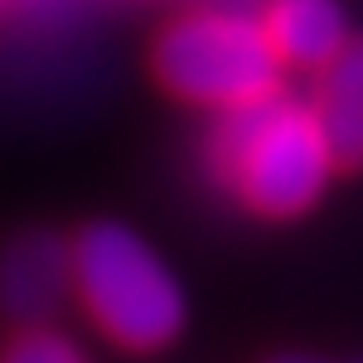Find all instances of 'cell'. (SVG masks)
<instances>
[{
	"label": "cell",
	"mask_w": 363,
	"mask_h": 363,
	"mask_svg": "<svg viewBox=\"0 0 363 363\" xmlns=\"http://www.w3.org/2000/svg\"><path fill=\"white\" fill-rule=\"evenodd\" d=\"M208 165L228 194H238L262 218H296L325 194L339 169L310 102L262 97L238 112H218L208 136Z\"/></svg>",
	"instance_id": "6da1fadb"
},
{
	"label": "cell",
	"mask_w": 363,
	"mask_h": 363,
	"mask_svg": "<svg viewBox=\"0 0 363 363\" xmlns=\"http://www.w3.org/2000/svg\"><path fill=\"white\" fill-rule=\"evenodd\" d=\"M150 68L165 92L208 112H238L262 97H277L286 73L257 15L213 5H194L189 15H174L160 29Z\"/></svg>",
	"instance_id": "7a4b0ae2"
},
{
	"label": "cell",
	"mask_w": 363,
	"mask_h": 363,
	"mask_svg": "<svg viewBox=\"0 0 363 363\" xmlns=\"http://www.w3.org/2000/svg\"><path fill=\"white\" fill-rule=\"evenodd\" d=\"M73 291L121 349H165L184 330V291L155 247L121 223H92L73 242Z\"/></svg>",
	"instance_id": "3957f363"
},
{
	"label": "cell",
	"mask_w": 363,
	"mask_h": 363,
	"mask_svg": "<svg viewBox=\"0 0 363 363\" xmlns=\"http://www.w3.org/2000/svg\"><path fill=\"white\" fill-rule=\"evenodd\" d=\"M73 291V247L54 233H25L0 252V306L15 320L39 325Z\"/></svg>",
	"instance_id": "277c9868"
},
{
	"label": "cell",
	"mask_w": 363,
	"mask_h": 363,
	"mask_svg": "<svg viewBox=\"0 0 363 363\" xmlns=\"http://www.w3.org/2000/svg\"><path fill=\"white\" fill-rule=\"evenodd\" d=\"M257 20L286 68L320 73L349 49V20L339 0H267Z\"/></svg>",
	"instance_id": "5b68a950"
},
{
	"label": "cell",
	"mask_w": 363,
	"mask_h": 363,
	"mask_svg": "<svg viewBox=\"0 0 363 363\" xmlns=\"http://www.w3.org/2000/svg\"><path fill=\"white\" fill-rule=\"evenodd\" d=\"M310 107L339 169L363 165V39H349V49L330 68H320Z\"/></svg>",
	"instance_id": "8992f818"
},
{
	"label": "cell",
	"mask_w": 363,
	"mask_h": 363,
	"mask_svg": "<svg viewBox=\"0 0 363 363\" xmlns=\"http://www.w3.org/2000/svg\"><path fill=\"white\" fill-rule=\"evenodd\" d=\"M0 363H87V359L68 335H58L49 325H25L20 335L5 344Z\"/></svg>",
	"instance_id": "52a82bcc"
},
{
	"label": "cell",
	"mask_w": 363,
	"mask_h": 363,
	"mask_svg": "<svg viewBox=\"0 0 363 363\" xmlns=\"http://www.w3.org/2000/svg\"><path fill=\"white\" fill-rule=\"evenodd\" d=\"M272 363H325V359H315V354H277Z\"/></svg>",
	"instance_id": "ba28073f"
},
{
	"label": "cell",
	"mask_w": 363,
	"mask_h": 363,
	"mask_svg": "<svg viewBox=\"0 0 363 363\" xmlns=\"http://www.w3.org/2000/svg\"><path fill=\"white\" fill-rule=\"evenodd\" d=\"M15 5H29V10L39 5V10H44V5H58V0H15Z\"/></svg>",
	"instance_id": "9c48e42d"
},
{
	"label": "cell",
	"mask_w": 363,
	"mask_h": 363,
	"mask_svg": "<svg viewBox=\"0 0 363 363\" xmlns=\"http://www.w3.org/2000/svg\"><path fill=\"white\" fill-rule=\"evenodd\" d=\"M354 363H363V359H354Z\"/></svg>",
	"instance_id": "30bf717a"
},
{
	"label": "cell",
	"mask_w": 363,
	"mask_h": 363,
	"mask_svg": "<svg viewBox=\"0 0 363 363\" xmlns=\"http://www.w3.org/2000/svg\"><path fill=\"white\" fill-rule=\"evenodd\" d=\"M0 5H5V0H0Z\"/></svg>",
	"instance_id": "8fae6325"
}]
</instances>
